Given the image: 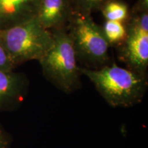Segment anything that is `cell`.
I'll return each mask as SVG.
<instances>
[{"instance_id": "cell-1", "label": "cell", "mask_w": 148, "mask_h": 148, "mask_svg": "<svg viewBox=\"0 0 148 148\" xmlns=\"http://www.w3.org/2000/svg\"><path fill=\"white\" fill-rule=\"evenodd\" d=\"M79 71L81 75L89 79L112 107L128 108L138 104L143 99L147 88V75L121 67L115 62L99 69L79 66Z\"/></svg>"}, {"instance_id": "cell-2", "label": "cell", "mask_w": 148, "mask_h": 148, "mask_svg": "<svg viewBox=\"0 0 148 148\" xmlns=\"http://www.w3.org/2000/svg\"><path fill=\"white\" fill-rule=\"evenodd\" d=\"M52 32L53 45L38 61L48 81L65 93H71L81 87V73L73 42L62 28Z\"/></svg>"}, {"instance_id": "cell-3", "label": "cell", "mask_w": 148, "mask_h": 148, "mask_svg": "<svg viewBox=\"0 0 148 148\" xmlns=\"http://www.w3.org/2000/svg\"><path fill=\"white\" fill-rule=\"evenodd\" d=\"M0 40L16 66L41 58L53 45V36L34 16L0 29Z\"/></svg>"}, {"instance_id": "cell-4", "label": "cell", "mask_w": 148, "mask_h": 148, "mask_svg": "<svg viewBox=\"0 0 148 148\" xmlns=\"http://www.w3.org/2000/svg\"><path fill=\"white\" fill-rule=\"evenodd\" d=\"M69 32L77 60L88 69H99L108 64L110 45L102 28L96 24L90 14L72 10L69 19Z\"/></svg>"}, {"instance_id": "cell-5", "label": "cell", "mask_w": 148, "mask_h": 148, "mask_svg": "<svg viewBox=\"0 0 148 148\" xmlns=\"http://www.w3.org/2000/svg\"><path fill=\"white\" fill-rule=\"evenodd\" d=\"M125 25L126 36L121 43L119 58L126 68L147 75L148 67V9L134 8Z\"/></svg>"}, {"instance_id": "cell-6", "label": "cell", "mask_w": 148, "mask_h": 148, "mask_svg": "<svg viewBox=\"0 0 148 148\" xmlns=\"http://www.w3.org/2000/svg\"><path fill=\"white\" fill-rule=\"evenodd\" d=\"M28 84L23 74L0 70V112L16 110L21 106Z\"/></svg>"}, {"instance_id": "cell-7", "label": "cell", "mask_w": 148, "mask_h": 148, "mask_svg": "<svg viewBox=\"0 0 148 148\" xmlns=\"http://www.w3.org/2000/svg\"><path fill=\"white\" fill-rule=\"evenodd\" d=\"M71 12L69 0H39L35 17L46 29L56 30L69 21Z\"/></svg>"}, {"instance_id": "cell-8", "label": "cell", "mask_w": 148, "mask_h": 148, "mask_svg": "<svg viewBox=\"0 0 148 148\" xmlns=\"http://www.w3.org/2000/svg\"><path fill=\"white\" fill-rule=\"evenodd\" d=\"M39 0H0V29L34 17Z\"/></svg>"}, {"instance_id": "cell-9", "label": "cell", "mask_w": 148, "mask_h": 148, "mask_svg": "<svg viewBox=\"0 0 148 148\" xmlns=\"http://www.w3.org/2000/svg\"><path fill=\"white\" fill-rule=\"evenodd\" d=\"M105 19L108 21H127L129 16V9L127 3L123 0H108L101 9Z\"/></svg>"}, {"instance_id": "cell-10", "label": "cell", "mask_w": 148, "mask_h": 148, "mask_svg": "<svg viewBox=\"0 0 148 148\" xmlns=\"http://www.w3.org/2000/svg\"><path fill=\"white\" fill-rule=\"evenodd\" d=\"M101 28L105 38L110 45L121 43L126 36L125 25L122 22L106 20Z\"/></svg>"}, {"instance_id": "cell-11", "label": "cell", "mask_w": 148, "mask_h": 148, "mask_svg": "<svg viewBox=\"0 0 148 148\" xmlns=\"http://www.w3.org/2000/svg\"><path fill=\"white\" fill-rule=\"evenodd\" d=\"M72 10L90 14L92 12L101 10L108 0H69Z\"/></svg>"}, {"instance_id": "cell-12", "label": "cell", "mask_w": 148, "mask_h": 148, "mask_svg": "<svg viewBox=\"0 0 148 148\" xmlns=\"http://www.w3.org/2000/svg\"><path fill=\"white\" fill-rule=\"evenodd\" d=\"M15 67V64L12 62L8 51L0 40V70L8 71H14Z\"/></svg>"}, {"instance_id": "cell-13", "label": "cell", "mask_w": 148, "mask_h": 148, "mask_svg": "<svg viewBox=\"0 0 148 148\" xmlns=\"http://www.w3.org/2000/svg\"><path fill=\"white\" fill-rule=\"evenodd\" d=\"M12 143V136L0 122V148H10Z\"/></svg>"}]
</instances>
